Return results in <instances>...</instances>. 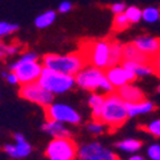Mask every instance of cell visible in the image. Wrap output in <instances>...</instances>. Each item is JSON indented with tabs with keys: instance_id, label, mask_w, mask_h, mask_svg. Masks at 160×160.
I'll return each instance as SVG.
<instances>
[{
	"instance_id": "cell-1",
	"label": "cell",
	"mask_w": 160,
	"mask_h": 160,
	"mask_svg": "<svg viewBox=\"0 0 160 160\" xmlns=\"http://www.w3.org/2000/svg\"><path fill=\"white\" fill-rule=\"evenodd\" d=\"M128 118L127 102L117 94V91L106 94L99 121L106 124L109 129H117L122 127Z\"/></svg>"
},
{
	"instance_id": "cell-2",
	"label": "cell",
	"mask_w": 160,
	"mask_h": 160,
	"mask_svg": "<svg viewBox=\"0 0 160 160\" xmlns=\"http://www.w3.org/2000/svg\"><path fill=\"white\" fill-rule=\"evenodd\" d=\"M42 63L46 68H50L52 71H57L68 76H76L85 67H87V62L79 50L71 52L68 55L46 54L42 57Z\"/></svg>"
},
{
	"instance_id": "cell-3",
	"label": "cell",
	"mask_w": 160,
	"mask_h": 160,
	"mask_svg": "<svg viewBox=\"0 0 160 160\" xmlns=\"http://www.w3.org/2000/svg\"><path fill=\"white\" fill-rule=\"evenodd\" d=\"M74 77H76V83L81 88L87 90V91L102 90L106 94H110V92H114L115 90V87L109 82L105 71L94 65L85 67Z\"/></svg>"
},
{
	"instance_id": "cell-4",
	"label": "cell",
	"mask_w": 160,
	"mask_h": 160,
	"mask_svg": "<svg viewBox=\"0 0 160 160\" xmlns=\"http://www.w3.org/2000/svg\"><path fill=\"white\" fill-rule=\"evenodd\" d=\"M79 51L87 62V65H94L100 69H108L110 42L109 40H90L82 41Z\"/></svg>"
},
{
	"instance_id": "cell-5",
	"label": "cell",
	"mask_w": 160,
	"mask_h": 160,
	"mask_svg": "<svg viewBox=\"0 0 160 160\" xmlns=\"http://www.w3.org/2000/svg\"><path fill=\"white\" fill-rule=\"evenodd\" d=\"M38 82L54 95L64 94V92L72 90L74 85H77L74 76L63 74L60 72L46 68V67L42 68V73L38 78Z\"/></svg>"
},
{
	"instance_id": "cell-6",
	"label": "cell",
	"mask_w": 160,
	"mask_h": 160,
	"mask_svg": "<svg viewBox=\"0 0 160 160\" xmlns=\"http://www.w3.org/2000/svg\"><path fill=\"white\" fill-rule=\"evenodd\" d=\"M76 142L69 138H52L45 149V155L49 160H74L78 156Z\"/></svg>"
},
{
	"instance_id": "cell-7",
	"label": "cell",
	"mask_w": 160,
	"mask_h": 160,
	"mask_svg": "<svg viewBox=\"0 0 160 160\" xmlns=\"http://www.w3.org/2000/svg\"><path fill=\"white\" fill-rule=\"evenodd\" d=\"M18 95L27 100L30 102L37 104L42 108L51 105L54 101V94H51L50 91H48L45 87L40 85V82H32L27 85H21V88L18 91Z\"/></svg>"
},
{
	"instance_id": "cell-8",
	"label": "cell",
	"mask_w": 160,
	"mask_h": 160,
	"mask_svg": "<svg viewBox=\"0 0 160 160\" xmlns=\"http://www.w3.org/2000/svg\"><path fill=\"white\" fill-rule=\"evenodd\" d=\"M45 109V118L46 121H57L62 123L68 124H79L81 123V115L77 110H74L72 106L60 104V102H52L51 105L46 106Z\"/></svg>"
},
{
	"instance_id": "cell-9",
	"label": "cell",
	"mask_w": 160,
	"mask_h": 160,
	"mask_svg": "<svg viewBox=\"0 0 160 160\" xmlns=\"http://www.w3.org/2000/svg\"><path fill=\"white\" fill-rule=\"evenodd\" d=\"M41 64L37 62H23L18 59V62L9 65V71L14 72L18 76L21 85H27L32 82H37L42 73Z\"/></svg>"
},
{
	"instance_id": "cell-10",
	"label": "cell",
	"mask_w": 160,
	"mask_h": 160,
	"mask_svg": "<svg viewBox=\"0 0 160 160\" xmlns=\"http://www.w3.org/2000/svg\"><path fill=\"white\" fill-rule=\"evenodd\" d=\"M78 158L81 160H119L118 156L100 142H87L79 146Z\"/></svg>"
},
{
	"instance_id": "cell-11",
	"label": "cell",
	"mask_w": 160,
	"mask_h": 160,
	"mask_svg": "<svg viewBox=\"0 0 160 160\" xmlns=\"http://www.w3.org/2000/svg\"><path fill=\"white\" fill-rule=\"evenodd\" d=\"M13 138H14V143H7L4 146V152L12 159L27 158L32 151L31 143H28L26 137L18 132L13 135Z\"/></svg>"
},
{
	"instance_id": "cell-12",
	"label": "cell",
	"mask_w": 160,
	"mask_h": 160,
	"mask_svg": "<svg viewBox=\"0 0 160 160\" xmlns=\"http://www.w3.org/2000/svg\"><path fill=\"white\" fill-rule=\"evenodd\" d=\"M106 73V77H108L109 82L115 87V88H119L122 87L129 82H133L137 79V74L135 72H132L121 64V65H115V67H112V68L106 69L105 71Z\"/></svg>"
},
{
	"instance_id": "cell-13",
	"label": "cell",
	"mask_w": 160,
	"mask_h": 160,
	"mask_svg": "<svg viewBox=\"0 0 160 160\" xmlns=\"http://www.w3.org/2000/svg\"><path fill=\"white\" fill-rule=\"evenodd\" d=\"M133 44H135L143 54H146L150 58L158 55L160 52V38H158V37L140 36V37L135 38Z\"/></svg>"
},
{
	"instance_id": "cell-14",
	"label": "cell",
	"mask_w": 160,
	"mask_h": 160,
	"mask_svg": "<svg viewBox=\"0 0 160 160\" xmlns=\"http://www.w3.org/2000/svg\"><path fill=\"white\" fill-rule=\"evenodd\" d=\"M42 131L50 135L52 138H69L72 137V131L65 127V123L57 121H46L42 124Z\"/></svg>"
},
{
	"instance_id": "cell-15",
	"label": "cell",
	"mask_w": 160,
	"mask_h": 160,
	"mask_svg": "<svg viewBox=\"0 0 160 160\" xmlns=\"http://www.w3.org/2000/svg\"><path fill=\"white\" fill-rule=\"evenodd\" d=\"M117 94L121 96L126 102H140L142 100H145V95L143 92L131 83H127L122 87L117 88Z\"/></svg>"
},
{
	"instance_id": "cell-16",
	"label": "cell",
	"mask_w": 160,
	"mask_h": 160,
	"mask_svg": "<svg viewBox=\"0 0 160 160\" xmlns=\"http://www.w3.org/2000/svg\"><path fill=\"white\" fill-rule=\"evenodd\" d=\"M123 60H133L138 63L150 64L151 58L148 57L135 45V44H126L123 46Z\"/></svg>"
},
{
	"instance_id": "cell-17",
	"label": "cell",
	"mask_w": 160,
	"mask_h": 160,
	"mask_svg": "<svg viewBox=\"0 0 160 160\" xmlns=\"http://www.w3.org/2000/svg\"><path fill=\"white\" fill-rule=\"evenodd\" d=\"M155 104L149 101V100H142L140 102H127V109H128V115L129 118L138 117L141 114H148L155 110Z\"/></svg>"
},
{
	"instance_id": "cell-18",
	"label": "cell",
	"mask_w": 160,
	"mask_h": 160,
	"mask_svg": "<svg viewBox=\"0 0 160 160\" xmlns=\"http://www.w3.org/2000/svg\"><path fill=\"white\" fill-rule=\"evenodd\" d=\"M110 42V54H109V65L108 69L115 65H121L123 62V46L117 38H109Z\"/></svg>"
},
{
	"instance_id": "cell-19",
	"label": "cell",
	"mask_w": 160,
	"mask_h": 160,
	"mask_svg": "<svg viewBox=\"0 0 160 160\" xmlns=\"http://www.w3.org/2000/svg\"><path fill=\"white\" fill-rule=\"evenodd\" d=\"M122 65L124 68L135 72L137 77H143V76H149L152 74V67L150 64H145V63H138V62H133V60H123Z\"/></svg>"
},
{
	"instance_id": "cell-20",
	"label": "cell",
	"mask_w": 160,
	"mask_h": 160,
	"mask_svg": "<svg viewBox=\"0 0 160 160\" xmlns=\"http://www.w3.org/2000/svg\"><path fill=\"white\" fill-rule=\"evenodd\" d=\"M115 148L121 151L128 152V154H135L142 148V142L136 138H126L115 143Z\"/></svg>"
},
{
	"instance_id": "cell-21",
	"label": "cell",
	"mask_w": 160,
	"mask_h": 160,
	"mask_svg": "<svg viewBox=\"0 0 160 160\" xmlns=\"http://www.w3.org/2000/svg\"><path fill=\"white\" fill-rule=\"evenodd\" d=\"M104 101H105V96L99 95V94H92L88 99V105L92 110V119H95V121H99L100 119Z\"/></svg>"
},
{
	"instance_id": "cell-22",
	"label": "cell",
	"mask_w": 160,
	"mask_h": 160,
	"mask_svg": "<svg viewBox=\"0 0 160 160\" xmlns=\"http://www.w3.org/2000/svg\"><path fill=\"white\" fill-rule=\"evenodd\" d=\"M55 17H57V13H55L54 10H46L45 13L40 14V16L35 19L36 27H38V28L49 27V26L52 24V22L55 21Z\"/></svg>"
},
{
	"instance_id": "cell-23",
	"label": "cell",
	"mask_w": 160,
	"mask_h": 160,
	"mask_svg": "<svg viewBox=\"0 0 160 160\" xmlns=\"http://www.w3.org/2000/svg\"><path fill=\"white\" fill-rule=\"evenodd\" d=\"M129 24H131V22L128 21L126 13H122V14H115V17L113 19L112 28L115 32H122L129 27Z\"/></svg>"
},
{
	"instance_id": "cell-24",
	"label": "cell",
	"mask_w": 160,
	"mask_h": 160,
	"mask_svg": "<svg viewBox=\"0 0 160 160\" xmlns=\"http://www.w3.org/2000/svg\"><path fill=\"white\" fill-rule=\"evenodd\" d=\"M142 18L143 21L149 22V23H154L158 19H160V9L155 8V7H149L142 10Z\"/></svg>"
},
{
	"instance_id": "cell-25",
	"label": "cell",
	"mask_w": 160,
	"mask_h": 160,
	"mask_svg": "<svg viewBox=\"0 0 160 160\" xmlns=\"http://www.w3.org/2000/svg\"><path fill=\"white\" fill-rule=\"evenodd\" d=\"M86 128L91 135H102V133L108 129L106 124H104L101 121H95V119H92V122L87 123Z\"/></svg>"
},
{
	"instance_id": "cell-26",
	"label": "cell",
	"mask_w": 160,
	"mask_h": 160,
	"mask_svg": "<svg viewBox=\"0 0 160 160\" xmlns=\"http://www.w3.org/2000/svg\"><path fill=\"white\" fill-rule=\"evenodd\" d=\"M141 128L154 137H158V138L160 137V119H154V121H151L146 126H142Z\"/></svg>"
},
{
	"instance_id": "cell-27",
	"label": "cell",
	"mask_w": 160,
	"mask_h": 160,
	"mask_svg": "<svg viewBox=\"0 0 160 160\" xmlns=\"http://www.w3.org/2000/svg\"><path fill=\"white\" fill-rule=\"evenodd\" d=\"M126 16H127V18L131 23H137L142 18V12L137 7H129L126 10Z\"/></svg>"
},
{
	"instance_id": "cell-28",
	"label": "cell",
	"mask_w": 160,
	"mask_h": 160,
	"mask_svg": "<svg viewBox=\"0 0 160 160\" xmlns=\"http://www.w3.org/2000/svg\"><path fill=\"white\" fill-rule=\"evenodd\" d=\"M19 49L21 46L18 44H10V45H3L2 44V48H0V54H2V58H5L7 55H14L17 52H19Z\"/></svg>"
},
{
	"instance_id": "cell-29",
	"label": "cell",
	"mask_w": 160,
	"mask_h": 160,
	"mask_svg": "<svg viewBox=\"0 0 160 160\" xmlns=\"http://www.w3.org/2000/svg\"><path fill=\"white\" fill-rule=\"evenodd\" d=\"M18 31V24H13V23H8V22H2L0 23V35L2 36H7L10 35L13 32Z\"/></svg>"
},
{
	"instance_id": "cell-30",
	"label": "cell",
	"mask_w": 160,
	"mask_h": 160,
	"mask_svg": "<svg viewBox=\"0 0 160 160\" xmlns=\"http://www.w3.org/2000/svg\"><path fill=\"white\" fill-rule=\"evenodd\" d=\"M146 155L150 160H160V145L159 143H154L150 145L146 151Z\"/></svg>"
},
{
	"instance_id": "cell-31",
	"label": "cell",
	"mask_w": 160,
	"mask_h": 160,
	"mask_svg": "<svg viewBox=\"0 0 160 160\" xmlns=\"http://www.w3.org/2000/svg\"><path fill=\"white\" fill-rule=\"evenodd\" d=\"M150 65L152 67L154 74H156L158 77H160V52H159L158 55H155V57H152V58H151Z\"/></svg>"
},
{
	"instance_id": "cell-32",
	"label": "cell",
	"mask_w": 160,
	"mask_h": 160,
	"mask_svg": "<svg viewBox=\"0 0 160 160\" xmlns=\"http://www.w3.org/2000/svg\"><path fill=\"white\" fill-rule=\"evenodd\" d=\"M3 77L7 79V82L12 83V85H17L19 83V79H18V76L14 73V72H9V73H3Z\"/></svg>"
},
{
	"instance_id": "cell-33",
	"label": "cell",
	"mask_w": 160,
	"mask_h": 160,
	"mask_svg": "<svg viewBox=\"0 0 160 160\" xmlns=\"http://www.w3.org/2000/svg\"><path fill=\"white\" fill-rule=\"evenodd\" d=\"M110 10L114 13V14H122V13H126L127 7L123 3H117V4H113L110 7Z\"/></svg>"
},
{
	"instance_id": "cell-34",
	"label": "cell",
	"mask_w": 160,
	"mask_h": 160,
	"mask_svg": "<svg viewBox=\"0 0 160 160\" xmlns=\"http://www.w3.org/2000/svg\"><path fill=\"white\" fill-rule=\"evenodd\" d=\"M71 9H72V4H71L69 2H63V3H60L59 7H58L59 13H68Z\"/></svg>"
},
{
	"instance_id": "cell-35",
	"label": "cell",
	"mask_w": 160,
	"mask_h": 160,
	"mask_svg": "<svg viewBox=\"0 0 160 160\" xmlns=\"http://www.w3.org/2000/svg\"><path fill=\"white\" fill-rule=\"evenodd\" d=\"M127 160H145V158L141 156V155H132V156H129Z\"/></svg>"
},
{
	"instance_id": "cell-36",
	"label": "cell",
	"mask_w": 160,
	"mask_h": 160,
	"mask_svg": "<svg viewBox=\"0 0 160 160\" xmlns=\"http://www.w3.org/2000/svg\"><path fill=\"white\" fill-rule=\"evenodd\" d=\"M158 92H159V94H160V85H159V87H158Z\"/></svg>"
},
{
	"instance_id": "cell-37",
	"label": "cell",
	"mask_w": 160,
	"mask_h": 160,
	"mask_svg": "<svg viewBox=\"0 0 160 160\" xmlns=\"http://www.w3.org/2000/svg\"><path fill=\"white\" fill-rule=\"evenodd\" d=\"M159 21H160V19H159Z\"/></svg>"
}]
</instances>
